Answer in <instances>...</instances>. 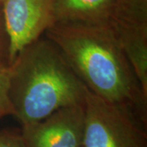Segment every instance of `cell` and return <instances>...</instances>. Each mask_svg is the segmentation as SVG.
Here are the masks:
<instances>
[{
    "label": "cell",
    "instance_id": "obj_10",
    "mask_svg": "<svg viewBox=\"0 0 147 147\" xmlns=\"http://www.w3.org/2000/svg\"><path fill=\"white\" fill-rule=\"evenodd\" d=\"M8 58H9V38L7 33L6 31L1 6H0V64H8Z\"/></svg>",
    "mask_w": 147,
    "mask_h": 147
},
{
    "label": "cell",
    "instance_id": "obj_7",
    "mask_svg": "<svg viewBox=\"0 0 147 147\" xmlns=\"http://www.w3.org/2000/svg\"><path fill=\"white\" fill-rule=\"evenodd\" d=\"M122 0H55L56 22L110 24Z\"/></svg>",
    "mask_w": 147,
    "mask_h": 147
},
{
    "label": "cell",
    "instance_id": "obj_8",
    "mask_svg": "<svg viewBox=\"0 0 147 147\" xmlns=\"http://www.w3.org/2000/svg\"><path fill=\"white\" fill-rule=\"evenodd\" d=\"M8 115H15L10 97V66L0 64V119Z\"/></svg>",
    "mask_w": 147,
    "mask_h": 147
},
{
    "label": "cell",
    "instance_id": "obj_9",
    "mask_svg": "<svg viewBox=\"0 0 147 147\" xmlns=\"http://www.w3.org/2000/svg\"><path fill=\"white\" fill-rule=\"evenodd\" d=\"M0 147H25L21 132L13 129L0 131Z\"/></svg>",
    "mask_w": 147,
    "mask_h": 147
},
{
    "label": "cell",
    "instance_id": "obj_3",
    "mask_svg": "<svg viewBox=\"0 0 147 147\" xmlns=\"http://www.w3.org/2000/svg\"><path fill=\"white\" fill-rule=\"evenodd\" d=\"M84 147H146V137L134 114L87 89Z\"/></svg>",
    "mask_w": 147,
    "mask_h": 147
},
{
    "label": "cell",
    "instance_id": "obj_12",
    "mask_svg": "<svg viewBox=\"0 0 147 147\" xmlns=\"http://www.w3.org/2000/svg\"><path fill=\"white\" fill-rule=\"evenodd\" d=\"M81 147H84V146H81Z\"/></svg>",
    "mask_w": 147,
    "mask_h": 147
},
{
    "label": "cell",
    "instance_id": "obj_1",
    "mask_svg": "<svg viewBox=\"0 0 147 147\" xmlns=\"http://www.w3.org/2000/svg\"><path fill=\"white\" fill-rule=\"evenodd\" d=\"M44 34L87 89L146 122L147 97L110 24L55 22Z\"/></svg>",
    "mask_w": 147,
    "mask_h": 147
},
{
    "label": "cell",
    "instance_id": "obj_6",
    "mask_svg": "<svg viewBox=\"0 0 147 147\" xmlns=\"http://www.w3.org/2000/svg\"><path fill=\"white\" fill-rule=\"evenodd\" d=\"M84 103L61 108L42 120L23 125L25 147H81Z\"/></svg>",
    "mask_w": 147,
    "mask_h": 147
},
{
    "label": "cell",
    "instance_id": "obj_11",
    "mask_svg": "<svg viewBox=\"0 0 147 147\" xmlns=\"http://www.w3.org/2000/svg\"><path fill=\"white\" fill-rule=\"evenodd\" d=\"M1 3H2V0H0V6H1Z\"/></svg>",
    "mask_w": 147,
    "mask_h": 147
},
{
    "label": "cell",
    "instance_id": "obj_5",
    "mask_svg": "<svg viewBox=\"0 0 147 147\" xmlns=\"http://www.w3.org/2000/svg\"><path fill=\"white\" fill-rule=\"evenodd\" d=\"M110 25L147 97V0H122Z\"/></svg>",
    "mask_w": 147,
    "mask_h": 147
},
{
    "label": "cell",
    "instance_id": "obj_2",
    "mask_svg": "<svg viewBox=\"0 0 147 147\" xmlns=\"http://www.w3.org/2000/svg\"><path fill=\"white\" fill-rule=\"evenodd\" d=\"M9 66L11 100L22 125L84 103L86 87L48 38L22 49Z\"/></svg>",
    "mask_w": 147,
    "mask_h": 147
},
{
    "label": "cell",
    "instance_id": "obj_4",
    "mask_svg": "<svg viewBox=\"0 0 147 147\" xmlns=\"http://www.w3.org/2000/svg\"><path fill=\"white\" fill-rule=\"evenodd\" d=\"M1 10L9 38V65L56 22L55 0H2Z\"/></svg>",
    "mask_w": 147,
    "mask_h": 147
}]
</instances>
